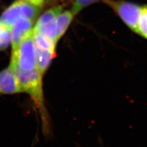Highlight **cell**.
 <instances>
[{"label":"cell","instance_id":"obj_9","mask_svg":"<svg viewBox=\"0 0 147 147\" xmlns=\"http://www.w3.org/2000/svg\"><path fill=\"white\" fill-rule=\"evenodd\" d=\"M75 16L71 11H65L59 13L57 19V38L58 43V40L65 33L69 26Z\"/></svg>","mask_w":147,"mask_h":147},{"label":"cell","instance_id":"obj_4","mask_svg":"<svg viewBox=\"0 0 147 147\" xmlns=\"http://www.w3.org/2000/svg\"><path fill=\"white\" fill-rule=\"evenodd\" d=\"M40 7L28 0H16L3 12L0 22L11 29L14 22L20 18L34 20L39 14Z\"/></svg>","mask_w":147,"mask_h":147},{"label":"cell","instance_id":"obj_12","mask_svg":"<svg viewBox=\"0 0 147 147\" xmlns=\"http://www.w3.org/2000/svg\"><path fill=\"white\" fill-rule=\"evenodd\" d=\"M100 1H102V0H74L71 8V11L74 15L76 16L83 9Z\"/></svg>","mask_w":147,"mask_h":147},{"label":"cell","instance_id":"obj_2","mask_svg":"<svg viewBox=\"0 0 147 147\" xmlns=\"http://www.w3.org/2000/svg\"><path fill=\"white\" fill-rule=\"evenodd\" d=\"M9 66L12 69L23 71L37 68L33 30L22 41L16 50H12Z\"/></svg>","mask_w":147,"mask_h":147},{"label":"cell","instance_id":"obj_6","mask_svg":"<svg viewBox=\"0 0 147 147\" xmlns=\"http://www.w3.org/2000/svg\"><path fill=\"white\" fill-rule=\"evenodd\" d=\"M23 93L16 73L9 66L0 72V96L13 95Z\"/></svg>","mask_w":147,"mask_h":147},{"label":"cell","instance_id":"obj_3","mask_svg":"<svg viewBox=\"0 0 147 147\" xmlns=\"http://www.w3.org/2000/svg\"><path fill=\"white\" fill-rule=\"evenodd\" d=\"M102 1L116 13L129 29L138 33V22L142 6L126 0H102Z\"/></svg>","mask_w":147,"mask_h":147},{"label":"cell","instance_id":"obj_11","mask_svg":"<svg viewBox=\"0 0 147 147\" xmlns=\"http://www.w3.org/2000/svg\"><path fill=\"white\" fill-rule=\"evenodd\" d=\"M11 42V29L0 22V50H5Z\"/></svg>","mask_w":147,"mask_h":147},{"label":"cell","instance_id":"obj_13","mask_svg":"<svg viewBox=\"0 0 147 147\" xmlns=\"http://www.w3.org/2000/svg\"><path fill=\"white\" fill-rule=\"evenodd\" d=\"M29 1L36 4L37 6H42V4H44V0H29Z\"/></svg>","mask_w":147,"mask_h":147},{"label":"cell","instance_id":"obj_14","mask_svg":"<svg viewBox=\"0 0 147 147\" xmlns=\"http://www.w3.org/2000/svg\"><path fill=\"white\" fill-rule=\"evenodd\" d=\"M28 1H29V0H28Z\"/></svg>","mask_w":147,"mask_h":147},{"label":"cell","instance_id":"obj_8","mask_svg":"<svg viewBox=\"0 0 147 147\" xmlns=\"http://www.w3.org/2000/svg\"><path fill=\"white\" fill-rule=\"evenodd\" d=\"M36 67L43 77L55 57V50L35 47Z\"/></svg>","mask_w":147,"mask_h":147},{"label":"cell","instance_id":"obj_7","mask_svg":"<svg viewBox=\"0 0 147 147\" xmlns=\"http://www.w3.org/2000/svg\"><path fill=\"white\" fill-rule=\"evenodd\" d=\"M34 21L29 18H20L13 23L11 28L12 51L16 50L33 30Z\"/></svg>","mask_w":147,"mask_h":147},{"label":"cell","instance_id":"obj_1","mask_svg":"<svg viewBox=\"0 0 147 147\" xmlns=\"http://www.w3.org/2000/svg\"><path fill=\"white\" fill-rule=\"evenodd\" d=\"M19 80L23 93H26L33 102L40 117L43 134L49 137L52 134L51 120L45 105L43 76L35 68L33 70L23 71L13 69Z\"/></svg>","mask_w":147,"mask_h":147},{"label":"cell","instance_id":"obj_5","mask_svg":"<svg viewBox=\"0 0 147 147\" xmlns=\"http://www.w3.org/2000/svg\"><path fill=\"white\" fill-rule=\"evenodd\" d=\"M63 11L62 6L53 7L41 16L34 26V32L42 34L57 44V19Z\"/></svg>","mask_w":147,"mask_h":147},{"label":"cell","instance_id":"obj_10","mask_svg":"<svg viewBox=\"0 0 147 147\" xmlns=\"http://www.w3.org/2000/svg\"><path fill=\"white\" fill-rule=\"evenodd\" d=\"M147 40V4L142 6L140 16L138 22V33Z\"/></svg>","mask_w":147,"mask_h":147}]
</instances>
